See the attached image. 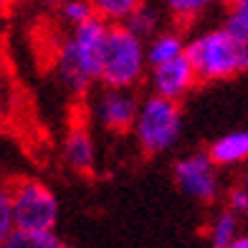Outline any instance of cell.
<instances>
[{
    "mask_svg": "<svg viewBox=\"0 0 248 248\" xmlns=\"http://www.w3.org/2000/svg\"><path fill=\"white\" fill-rule=\"evenodd\" d=\"M185 56L193 63L198 81H218L248 71V38L223 23L185 43Z\"/></svg>",
    "mask_w": 248,
    "mask_h": 248,
    "instance_id": "obj_1",
    "label": "cell"
},
{
    "mask_svg": "<svg viewBox=\"0 0 248 248\" xmlns=\"http://www.w3.org/2000/svg\"><path fill=\"white\" fill-rule=\"evenodd\" d=\"M109 26L99 18L71 31V36L61 43L56 56V71L61 84L74 94L89 92V86L99 81L101 71V53H104Z\"/></svg>",
    "mask_w": 248,
    "mask_h": 248,
    "instance_id": "obj_2",
    "label": "cell"
},
{
    "mask_svg": "<svg viewBox=\"0 0 248 248\" xmlns=\"http://www.w3.org/2000/svg\"><path fill=\"white\" fill-rule=\"evenodd\" d=\"M144 71H147L144 41L134 38L122 26H109L104 53H101L99 81L107 89H127V92H132L144 78Z\"/></svg>",
    "mask_w": 248,
    "mask_h": 248,
    "instance_id": "obj_3",
    "label": "cell"
},
{
    "mask_svg": "<svg viewBox=\"0 0 248 248\" xmlns=\"http://www.w3.org/2000/svg\"><path fill=\"white\" fill-rule=\"evenodd\" d=\"M134 137L144 155H162L175 147L183 132V111L180 104L160 96H147L140 101L137 119H134Z\"/></svg>",
    "mask_w": 248,
    "mask_h": 248,
    "instance_id": "obj_4",
    "label": "cell"
},
{
    "mask_svg": "<svg viewBox=\"0 0 248 248\" xmlns=\"http://www.w3.org/2000/svg\"><path fill=\"white\" fill-rule=\"evenodd\" d=\"M13 228L18 231H53L59 223V198L41 180H18L8 185Z\"/></svg>",
    "mask_w": 248,
    "mask_h": 248,
    "instance_id": "obj_5",
    "label": "cell"
},
{
    "mask_svg": "<svg viewBox=\"0 0 248 248\" xmlns=\"http://www.w3.org/2000/svg\"><path fill=\"white\" fill-rule=\"evenodd\" d=\"M172 175L177 187L198 202H213L220 193L218 167L213 165L208 152H190L180 157L172 167Z\"/></svg>",
    "mask_w": 248,
    "mask_h": 248,
    "instance_id": "obj_6",
    "label": "cell"
},
{
    "mask_svg": "<svg viewBox=\"0 0 248 248\" xmlns=\"http://www.w3.org/2000/svg\"><path fill=\"white\" fill-rule=\"evenodd\" d=\"M150 84H152V96H160L167 101H177L187 96L198 84V74L187 56H180L175 61H167L160 66H152L150 71Z\"/></svg>",
    "mask_w": 248,
    "mask_h": 248,
    "instance_id": "obj_7",
    "label": "cell"
},
{
    "mask_svg": "<svg viewBox=\"0 0 248 248\" xmlns=\"http://www.w3.org/2000/svg\"><path fill=\"white\" fill-rule=\"evenodd\" d=\"M137 109H140V99L134 96V92L104 89V94L96 99L94 114H96V122L107 132L124 134V132H132L134 119H137Z\"/></svg>",
    "mask_w": 248,
    "mask_h": 248,
    "instance_id": "obj_8",
    "label": "cell"
},
{
    "mask_svg": "<svg viewBox=\"0 0 248 248\" xmlns=\"http://www.w3.org/2000/svg\"><path fill=\"white\" fill-rule=\"evenodd\" d=\"M63 157L76 172H92L96 165V147L94 137L86 124H74L63 142Z\"/></svg>",
    "mask_w": 248,
    "mask_h": 248,
    "instance_id": "obj_9",
    "label": "cell"
},
{
    "mask_svg": "<svg viewBox=\"0 0 248 248\" xmlns=\"http://www.w3.org/2000/svg\"><path fill=\"white\" fill-rule=\"evenodd\" d=\"M208 157L216 167H231L248 160V132H228L216 140L208 150Z\"/></svg>",
    "mask_w": 248,
    "mask_h": 248,
    "instance_id": "obj_10",
    "label": "cell"
},
{
    "mask_svg": "<svg viewBox=\"0 0 248 248\" xmlns=\"http://www.w3.org/2000/svg\"><path fill=\"white\" fill-rule=\"evenodd\" d=\"M185 38L175 31H162L155 33L150 38V46H144V56H147L150 66H160L167 61H175L180 56H185Z\"/></svg>",
    "mask_w": 248,
    "mask_h": 248,
    "instance_id": "obj_11",
    "label": "cell"
},
{
    "mask_svg": "<svg viewBox=\"0 0 248 248\" xmlns=\"http://www.w3.org/2000/svg\"><path fill=\"white\" fill-rule=\"evenodd\" d=\"M144 0H92L94 16L107 26H122L134 10L142 8Z\"/></svg>",
    "mask_w": 248,
    "mask_h": 248,
    "instance_id": "obj_12",
    "label": "cell"
},
{
    "mask_svg": "<svg viewBox=\"0 0 248 248\" xmlns=\"http://www.w3.org/2000/svg\"><path fill=\"white\" fill-rule=\"evenodd\" d=\"M56 231H18L13 228L0 248H61Z\"/></svg>",
    "mask_w": 248,
    "mask_h": 248,
    "instance_id": "obj_13",
    "label": "cell"
},
{
    "mask_svg": "<svg viewBox=\"0 0 248 248\" xmlns=\"http://www.w3.org/2000/svg\"><path fill=\"white\" fill-rule=\"evenodd\" d=\"M157 23H160V16H157V10L144 3L142 8H137L127 20H124L122 28H127L134 38L147 41V38H152L155 33H157Z\"/></svg>",
    "mask_w": 248,
    "mask_h": 248,
    "instance_id": "obj_14",
    "label": "cell"
},
{
    "mask_svg": "<svg viewBox=\"0 0 248 248\" xmlns=\"http://www.w3.org/2000/svg\"><path fill=\"white\" fill-rule=\"evenodd\" d=\"M235 235H238V218L231 210L218 213L213 225H210V246L213 248H228Z\"/></svg>",
    "mask_w": 248,
    "mask_h": 248,
    "instance_id": "obj_15",
    "label": "cell"
},
{
    "mask_svg": "<svg viewBox=\"0 0 248 248\" xmlns=\"http://www.w3.org/2000/svg\"><path fill=\"white\" fill-rule=\"evenodd\" d=\"M216 3V0H165L167 10L177 18V20H195L202 16L205 10Z\"/></svg>",
    "mask_w": 248,
    "mask_h": 248,
    "instance_id": "obj_16",
    "label": "cell"
},
{
    "mask_svg": "<svg viewBox=\"0 0 248 248\" xmlns=\"http://www.w3.org/2000/svg\"><path fill=\"white\" fill-rule=\"evenodd\" d=\"M61 16L71 28H78V26L89 23L92 18H96L94 8H92V0H66L61 5Z\"/></svg>",
    "mask_w": 248,
    "mask_h": 248,
    "instance_id": "obj_17",
    "label": "cell"
},
{
    "mask_svg": "<svg viewBox=\"0 0 248 248\" xmlns=\"http://www.w3.org/2000/svg\"><path fill=\"white\" fill-rule=\"evenodd\" d=\"M13 231V213H10V190L5 183H0V246Z\"/></svg>",
    "mask_w": 248,
    "mask_h": 248,
    "instance_id": "obj_18",
    "label": "cell"
},
{
    "mask_svg": "<svg viewBox=\"0 0 248 248\" xmlns=\"http://www.w3.org/2000/svg\"><path fill=\"white\" fill-rule=\"evenodd\" d=\"M228 210L233 213L235 218H238V216H248V190L243 185L231 190V195H228Z\"/></svg>",
    "mask_w": 248,
    "mask_h": 248,
    "instance_id": "obj_19",
    "label": "cell"
},
{
    "mask_svg": "<svg viewBox=\"0 0 248 248\" xmlns=\"http://www.w3.org/2000/svg\"><path fill=\"white\" fill-rule=\"evenodd\" d=\"M225 23H228L231 28H235V31L241 33V36L248 38V3H243V5H238V8H233Z\"/></svg>",
    "mask_w": 248,
    "mask_h": 248,
    "instance_id": "obj_20",
    "label": "cell"
},
{
    "mask_svg": "<svg viewBox=\"0 0 248 248\" xmlns=\"http://www.w3.org/2000/svg\"><path fill=\"white\" fill-rule=\"evenodd\" d=\"M228 248H248V235H235Z\"/></svg>",
    "mask_w": 248,
    "mask_h": 248,
    "instance_id": "obj_21",
    "label": "cell"
},
{
    "mask_svg": "<svg viewBox=\"0 0 248 248\" xmlns=\"http://www.w3.org/2000/svg\"><path fill=\"white\" fill-rule=\"evenodd\" d=\"M218 3H223V5H228V8L233 10V8H238V5L248 3V0H218Z\"/></svg>",
    "mask_w": 248,
    "mask_h": 248,
    "instance_id": "obj_22",
    "label": "cell"
},
{
    "mask_svg": "<svg viewBox=\"0 0 248 248\" xmlns=\"http://www.w3.org/2000/svg\"><path fill=\"white\" fill-rule=\"evenodd\" d=\"M36 3H41V5H51V8H56V5L61 8V5L66 3V0H36Z\"/></svg>",
    "mask_w": 248,
    "mask_h": 248,
    "instance_id": "obj_23",
    "label": "cell"
},
{
    "mask_svg": "<svg viewBox=\"0 0 248 248\" xmlns=\"http://www.w3.org/2000/svg\"><path fill=\"white\" fill-rule=\"evenodd\" d=\"M18 3V0H0V10H8V8H13Z\"/></svg>",
    "mask_w": 248,
    "mask_h": 248,
    "instance_id": "obj_24",
    "label": "cell"
},
{
    "mask_svg": "<svg viewBox=\"0 0 248 248\" xmlns=\"http://www.w3.org/2000/svg\"><path fill=\"white\" fill-rule=\"evenodd\" d=\"M243 187L248 190V170H246V177H243Z\"/></svg>",
    "mask_w": 248,
    "mask_h": 248,
    "instance_id": "obj_25",
    "label": "cell"
},
{
    "mask_svg": "<svg viewBox=\"0 0 248 248\" xmlns=\"http://www.w3.org/2000/svg\"><path fill=\"white\" fill-rule=\"evenodd\" d=\"M61 248H71V246H69V243H61Z\"/></svg>",
    "mask_w": 248,
    "mask_h": 248,
    "instance_id": "obj_26",
    "label": "cell"
}]
</instances>
